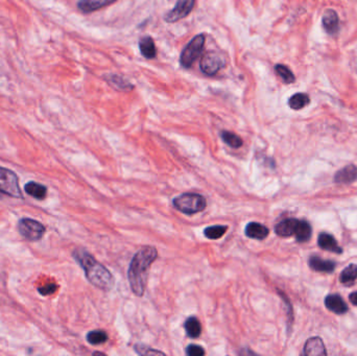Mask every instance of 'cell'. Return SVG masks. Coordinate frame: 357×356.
Masks as SVG:
<instances>
[{"label": "cell", "instance_id": "1", "mask_svg": "<svg viewBox=\"0 0 357 356\" xmlns=\"http://www.w3.org/2000/svg\"><path fill=\"white\" fill-rule=\"evenodd\" d=\"M158 257V251L155 247H142L132 258L127 270V279L133 293L142 297L145 292L148 271L153 262Z\"/></svg>", "mask_w": 357, "mask_h": 356}, {"label": "cell", "instance_id": "2", "mask_svg": "<svg viewBox=\"0 0 357 356\" xmlns=\"http://www.w3.org/2000/svg\"><path fill=\"white\" fill-rule=\"evenodd\" d=\"M73 258L84 270L89 282L104 290H110L114 286V277L109 270L84 249H77L73 252Z\"/></svg>", "mask_w": 357, "mask_h": 356}, {"label": "cell", "instance_id": "3", "mask_svg": "<svg viewBox=\"0 0 357 356\" xmlns=\"http://www.w3.org/2000/svg\"><path fill=\"white\" fill-rule=\"evenodd\" d=\"M174 207L180 212L188 215H192L205 210L207 206L206 198L194 192L183 193L173 201Z\"/></svg>", "mask_w": 357, "mask_h": 356}, {"label": "cell", "instance_id": "4", "mask_svg": "<svg viewBox=\"0 0 357 356\" xmlns=\"http://www.w3.org/2000/svg\"><path fill=\"white\" fill-rule=\"evenodd\" d=\"M205 40H206L205 35L200 34L196 36L183 49L180 57V63L184 68H190L192 64L196 62V60H198V58L203 52Z\"/></svg>", "mask_w": 357, "mask_h": 356}, {"label": "cell", "instance_id": "5", "mask_svg": "<svg viewBox=\"0 0 357 356\" xmlns=\"http://www.w3.org/2000/svg\"><path fill=\"white\" fill-rule=\"evenodd\" d=\"M0 192L12 198H22L18 177L14 172L5 167H0Z\"/></svg>", "mask_w": 357, "mask_h": 356}, {"label": "cell", "instance_id": "6", "mask_svg": "<svg viewBox=\"0 0 357 356\" xmlns=\"http://www.w3.org/2000/svg\"><path fill=\"white\" fill-rule=\"evenodd\" d=\"M18 231L22 237L29 241H37L43 237L45 227L43 224L31 218H22L18 222Z\"/></svg>", "mask_w": 357, "mask_h": 356}, {"label": "cell", "instance_id": "7", "mask_svg": "<svg viewBox=\"0 0 357 356\" xmlns=\"http://www.w3.org/2000/svg\"><path fill=\"white\" fill-rule=\"evenodd\" d=\"M224 60L215 51H208L204 53L200 62L201 70L207 76H214L223 66Z\"/></svg>", "mask_w": 357, "mask_h": 356}, {"label": "cell", "instance_id": "8", "mask_svg": "<svg viewBox=\"0 0 357 356\" xmlns=\"http://www.w3.org/2000/svg\"><path fill=\"white\" fill-rule=\"evenodd\" d=\"M196 4V0H178L175 8L165 15V21L174 23L184 19L191 13Z\"/></svg>", "mask_w": 357, "mask_h": 356}, {"label": "cell", "instance_id": "9", "mask_svg": "<svg viewBox=\"0 0 357 356\" xmlns=\"http://www.w3.org/2000/svg\"><path fill=\"white\" fill-rule=\"evenodd\" d=\"M322 23L328 35L336 36L340 33V18H338V15L334 10L328 9L324 12Z\"/></svg>", "mask_w": 357, "mask_h": 356}, {"label": "cell", "instance_id": "10", "mask_svg": "<svg viewBox=\"0 0 357 356\" xmlns=\"http://www.w3.org/2000/svg\"><path fill=\"white\" fill-rule=\"evenodd\" d=\"M299 222L300 220L296 218H286L282 220L275 226V233L281 237H289L295 235Z\"/></svg>", "mask_w": 357, "mask_h": 356}, {"label": "cell", "instance_id": "11", "mask_svg": "<svg viewBox=\"0 0 357 356\" xmlns=\"http://www.w3.org/2000/svg\"><path fill=\"white\" fill-rule=\"evenodd\" d=\"M303 353L308 356H324L327 354V351L321 337L315 336L305 343Z\"/></svg>", "mask_w": 357, "mask_h": 356}, {"label": "cell", "instance_id": "12", "mask_svg": "<svg viewBox=\"0 0 357 356\" xmlns=\"http://www.w3.org/2000/svg\"><path fill=\"white\" fill-rule=\"evenodd\" d=\"M325 306L336 314H344L348 311V305L340 295H329L325 298Z\"/></svg>", "mask_w": 357, "mask_h": 356}, {"label": "cell", "instance_id": "13", "mask_svg": "<svg viewBox=\"0 0 357 356\" xmlns=\"http://www.w3.org/2000/svg\"><path fill=\"white\" fill-rule=\"evenodd\" d=\"M244 234H246L250 238L262 240L269 236L270 230L268 227L265 226V224L256 222V221H251L246 226V229H244Z\"/></svg>", "mask_w": 357, "mask_h": 356}, {"label": "cell", "instance_id": "14", "mask_svg": "<svg viewBox=\"0 0 357 356\" xmlns=\"http://www.w3.org/2000/svg\"><path fill=\"white\" fill-rule=\"evenodd\" d=\"M116 0H80L78 8L83 13H92L99 11L103 8H106L112 4H114Z\"/></svg>", "mask_w": 357, "mask_h": 356}, {"label": "cell", "instance_id": "15", "mask_svg": "<svg viewBox=\"0 0 357 356\" xmlns=\"http://www.w3.org/2000/svg\"><path fill=\"white\" fill-rule=\"evenodd\" d=\"M357 179V167L353 164L345 166L334 176V182L338 184L353 183Z\"/></svg>", "mask_w": 357, "mask_h": 356}, {"label": "cell", "instance_id": "16", "mask_svg": "<svg viewBox=\"0 0 357 356\" xmlns=\"http://www.w3.org/2000/svg\"><path fill=\"white\" fill-rule=\"evenodd\" d=\"M317 243L319 248H322L323 250L329 251V252H333L336 254H342L343 253V249L338 246L337 241L335 240V238L328 233H321L318 235V240Z\"/></svg>", "mask_w": 357, "mask_h": 356}, {"label": "cell", "instance_id": "17", "mask_svg": "<svg viewBox=\"0 0 357 356\" xmlns=\"http://www.w3.org/2000/svg\"><path fill=\"white\" fill-rule=\"evenodd\" d=\"M309 267L316 272L332 273L335 270V262L331 260H324L317 256H311L308 261Z\"/></svg>", "mask_w": 357, "mask_h": 356}, {"label": "cell", "instance_id": "18", "mask_svg": "<svg viewBox=\"0 0 357 356\" xmlns=\"http://www.w3.org/2000/svg\"><path fill=\"white\" fill-rule=\"evenodd\" d=\"M139 48H140L141 54L143 55L144 58H146L148 60H152V59L156 58L157 49H156V45H155V42H154L152 37H149V36L143 37V38L139 42Z\"/></svg>", "mask_w": 357, "mask_h": 356}, {"label": "cell", "instance_id": "19", "mask_svg": "<svg viewBox=\"0 0 357 356\" xmlns=\"http://www.w3.org/2000/svg\"><path fill=\"white\" fill-rule=\"evenodd\" d=\"M24 191L28 196H30L37 200H43L47 196L46 187L42 184H39V183L34 182V181H30L24 185Z\"/></svg>", "mask_w": 357, "mask_h": 356}, {"label": "cell", "instance_id": "20", "mask_svg": "<svg viewBox=\"0 0 357 356\" xmlns=\"http://www.w3.org/2000/svg\"><path fill=\"white\" fill-rule=\"evenodd\" d=\"M106 80L111 86L115 87L117 90H120V91L128 92L134 89V86L132 85L126 79H124L121 76H117V74H110V76L106 77Z\"/></svg>", "mask_w": 357, "mask_h": 356}, {"label": "cell", "instance_id": "21", "mask_svg": "<svg viewBox=\"0 0 357 356\" xmlns=\"http://www.w3.org/2000/svg\"><path fill=\"white\" fill-rule=\"evenodd\" d=\"M184 328L186 331V334L191 337V339H198V337L202 333V326L199 321V318L196 316H189L185 321Z\"/></svg>", "mask_w": 357, "mask_h": 356}, {"label": "cell", "instance_id": "22", "mask_svg": "<svg viewBox=\"0 0 357 356\" xmlns=\"http://www.w3.org/2000/svg\"><path fill=\"white\" fill-rule=\"evenodd\" d=\"M312 234V229L309 222L305 220H300L298 229L296 231V239L298 242H306L310 239Z\"/></svg>", "mask_w": 357, "mask_h": 356}, {"label": "cell", "instance_id": "23", "mask_svg": "<svg viewBox=\"0 0 357 356\" xmlns=\"http://www.w3.org/2000/svg\"><path fill=\"white\" fill-rule=\"evenodd\" d=\"M310 102L309 96L306 94V93H296L294 94L289 101H288V106L293 109V110H301L305 108Z\"/></svg>", "mask_w": 357, "mask_h": 356}, {"label": "cell", "instance_id": "24", "mask_svg": "<svg viewBox=\"0 0 357 356\" xmlns=\"http://www.w3.org/2000/svg\"><path fill=\"white\" fill-rule=\"evenodd\" d=\"M220 137L225 144H228L232 148H239L243 144L242 139L235 133L230 132V131H222L220 133Z\"/></svg>", "mask_w": 357, "mask_h": 356}, {"label": "cell", "instance_id": "25", "mask_svg": "<svg viewBox=\"0 0 357 356\" xmlns=\"http://www.w3.org/2000/svg\"><path fill=\"white\" fill-rule=\"evenodd\" d=\"M357 279V266L350 265L347 267L340 276V281L343 284L350 285L354 283V281Z\"/></svg>", "mask_w": 357, "mask_h": 356}, {"label": "cell", "instance_id": "26", "mask_svg": "<svg viewBox=\"0 0 357 356\" xmlns=\"http://www.w3.org/2000/svg\"><path fill=\"white\" fill-rule=\"evenodd\" d=\"M275 71L280 77V79L283 81L285 84H291L296 81V78L294 76L293 71L285 65L278 64L275 66Z\"/></svg>", "mask_w": 357, "mask_h": 356}, {"label": "cell", "instance_id": "27", "mask_svg": "<svg viewBox=\"0 0 357 356\" xmlns=\"http://www.w3.org/2000/svg\"><path fill=\"white\" fill-rule=\"evenodd\" d=\"M86 337L88 343L91 345H101L108 341V334L104 330H92Z\"/></svg>", "mask_w": 357, "mask_h": 356}, {"label": "cell", "instance_id": "28", "mask_svg": "<svg viewBox=\"0 0 357 356\" xmlns=\"http://www.w3.org/2000/svg\"><path fill=\"white\" fill-rule=\"evenodd\" d=\"M228 227L227 226H221V224H216V226H211L206 228L204 230V235L208 239H218L224 235V233L227 232Z\"/></svg>", "mask_w": 357, "mask_h": 356}, {"label": "cell", "instance_id": "29", "mask_svg": "<svg viewBox=\"0 0 357 356\" xmlns=\"http://www.w3.org/2000/svg\"><path fill=\"white\" fill-rule=\"evenodd\" d=\"M185 352L188 356H203L206 353V351L204 350L203 347H201L199 345H192V344L188 345L186 347Z\"/></svg>", "mask_w": 357, "mask_h": 356}, {"label": "cell", "instance_id": "30", "mask_svg": "<svg viewBox=\"0 0 357 356\" xmlns=\"http://www.w3.org/2000/svg\"><path fill=\"white\" fill-rule=\"evenodd\" d=\"M135 350L138 354L140 355H149V354H159V355H164L163 352L158 351V350H153L149 349V347H145L142 345H136L135 346Z\"/></svg>", "mask_w": 357, "mask_h": 356}, {"label": "cell", "instance_id": "31", "mask_svg": "<svg viewBox=\"0 0 357 356\" xmlns=\"http://www.w3.org/2000/svg\"><path fill=\"white\" fill-rule=\"evenodd\" d=\"M56 288H58V286H56V285L53 284V283H50V284H48V285H46V286H44V287L39 288V293H40L41 295H43V296H48V295L53 294V293L56 290Z\"/></svg>", "mask_w": 357, "mask_h": 356}, {"label": "cell", "instance_id": "32", "mask_svg": "<svg viewBox=\"0 0 357 356\" xmlns=\"http://www.w3.org/2000/svg\"><path fill=\"white\" fill-rule=\"evenodd\" d=\"M349 299H350V301L353 305L357 306V292H354L352 293L350 296H349Z\"/></svg>", "mask_w": 357, "mask_h": 356}, {"label": "cell", "instance_id": "33", "mask_svg": "<svg viewBox=\"0 0 357 356\" xmlns=\"http://www.w3.org/2000/svg\"><path fill=\"white\" fill-rule=\"evenodd\" d=\"M2 196H3V193H2V192H0V197H2Z\"/></svg>", "mask_w": 357, "mask_h": 356}]
</instances>
